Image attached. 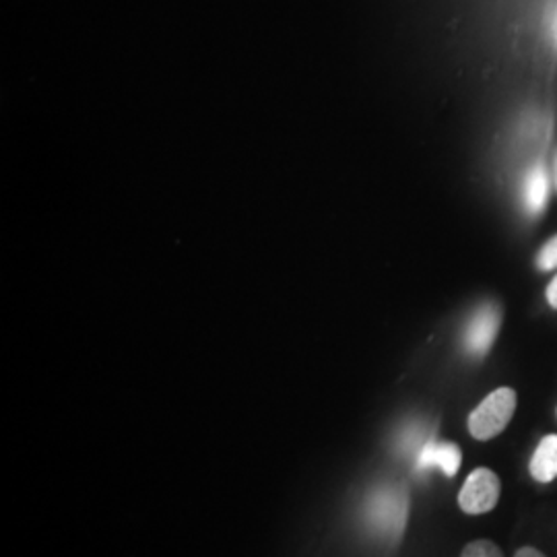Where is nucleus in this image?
Returning a JSON list of instances; mask_svg holds the SVG:
<instances>
[{
	"mask_svg": "<svg viewBox=\"0 0 557 557\" xmlns=\"http://www.w3.org/2000/svg\"><path fill=\"white\" fill-rule=\"evenodd\" d=\"M549 190H552V182H549L547 168L539 161L527 170L522 180V207L531 218H537L545 211Z\"/></svg>",
	"mask_w": 557,
	"mask_h": 557,
	"instance_id": "nucleus-6",
	"label": "nucleus"
},
{
	"mask_svg": "<svg viewBox=\"0 0 557 557\" xmlns=\"http://www.w3.org/2000/svg\"><path fill=\"white\" fill-rule=\"evenodd\" d=\"M502 326V308L496 301H485L471 314L462 331V347L473 358H485L498 337Z\"/></svg>",
	"mask_w": 557,
	"mask_h": 557,
	"instance_id": "nucleus-3",
	"label": "nucleus"
},
{
	"mask_svg": "<svg viewBox=\"0 0 557 557\" xmlns=\"http://www.w3.org/2000/svg\"><path fill=\"white\" fill-rule=\"evenodd\" d=\"M363 515L370 529L382 539L397 543L403 537L409 518V492L403 483L384 481L376 485L363 504Z\"/></svg>",
	"mask_w": 557,
	"mask_h": 557,
	"instance_id": "nucleus-1",
	"label": "nucleus"
},
{
	"mask_svg": "<svg viewBox=\"0 0 557 557\" xmlns=\"http://www.w3.org/2000/svg\"><path fill=\"white\" fill-rule=\"evenodd\" d=\"M462 462V453L455 442H438L428 440L416 455V471L430 473L442 471L446 478H455Z\"/></svg>",
	"mask_w": 557,
	"mask_h": 557,
	"instance_id": "nucleus-5",
	"label": "nucleus"
},
{
	"mask_svg": "<svg viewBox=\"0 0 557 557\" xmlns=\"http://www.w3.org/2000/svg\"><path fill=\"white\" fill-rule=\"evenodd\" d=\"M545 298H547V304H549L554 310H557V275L549 281L547 292H545Z\"/></svg>",
	"mask_w": 557,
	"mask_h": 557,
	"instance_id": "nucleus-10",
	"label": "nucleus"
},
{
	"mask_svg": "<svg viewBox=\"0 0 557 557\" xmlns=\"http://www.w3.org/2000/svg\"><path fill=\"white\" fill-rule=\"evenodd\" d=\"M499 492H502V483L498 475L492 469L479 467L460 487L458 508L465 515L492 512L498 506Z\"/></svg>",
	"mask_w": 557,
	"mask_h": 557,
	"instance_id": "nucleus-4",
	"label": "nucleus"
},
{
	"mask_svg": "<svg viewBox=\"0 0 557 557\" xmlns=\"http://www.w3.org/2000/svg\"><path fill=\"white\" fill-rule=\"evenodd\" d=\"M517 393L515 388L502 386L479 403L469 416V434L479 442L499 436L517 411Z\"/></svg>",
	"mask_w": 557,
	"mask_h": 557,
	"instance_id": "nucleus-2",
	"label": "nucleus"
},
{
	"mask_svg": "<svg viewBox=\"0 0 557 557\" xmlns=\"http://www.w3.org/2000/svg\"><path fill=\"white\" fill-rule=\"evenodd\" d=\"M460 557H504L502 549L494 541H487V539H479V541H471Z\"/></svg>",
	"mask_w": 557,
	"mask_h": 557,
	"instance_id": "nucleus-8",
	"label": "nucleus"
},
{
	"mask_svg": "<svg viewBox=\"0 0 557 557\" xmlns=\"http://www.w3.org/2000/svg\"><path fill=\"white\" fill-rule=\"evenodd\" d=\"M554 172H556V186H557V156H556V163H554Z\"/></svg>",
	"mask_w": 557,
	"mask_h": 557,
	"instance_id": "nucleus-13",
	"label": "nucleus"
},
{
	"mask_svg": "<svg viewBox=\"0 0 557 557\" xmlns=\"http://www.w3.org/2000/svg\"><path fill=\"white\" fill-rule=\"evenodd\" d=\"M515 557H545L539 549L535 547H522V549H518L517 556Z\"/></svg>",
	"mask_w": 557,
	"mask_h": 557,
	"instance_id": "nucleus-11",
	"label": "nucleus"
},
{
	"mask_svg": "<svg viewBox=\"0 0 557 557\" xmlns=\"http://www.w3.org/2000/svg\"><path fill=\"white\" fill-rule=\"evenodd\" d=\"M552 34H554V44H556L557 48V7L556 13H554V23H552Z\"/></svg>",
	"mask_w": 557,
	"mask_h": 557,
	"instance_id": "nucleus-12",
	"label": "nucleus"
},
{
	"mask_svg": "<svg viewBox=\"0 0 557 557\" xmlns=\"http://www.w3.org/2000/svg\"><path fill=\"white\" fill-rule=\"evenodd\" d=\"M537 267L539 271L543 273H549V271H556L557 269V236L549 239L537 255Z\"/></svg>",
	"mask_w": 557,
	"mask_h": 557,
	"instance_id": "nucleus-9",
	"label": "nucleus"
},
{
	"mask_svg": "<svg viewBox=\"0 0 557 557\" xmlns=\"http://www.w3.org/2000/svg\"><path fill=\"white\" fill-rule=\"evenodd\" d=\"M531 478L539 483H552L557 478V436H545L537 444L529 462Z\"/></svg>",
	"mask_w": 557,
	"mask_h": 557,
	"instance_id": "nucleus-7",
	"label": "nucleus"
}]
</instances>
